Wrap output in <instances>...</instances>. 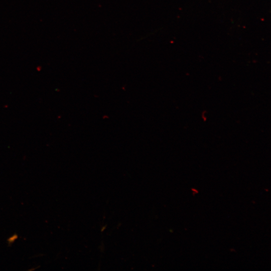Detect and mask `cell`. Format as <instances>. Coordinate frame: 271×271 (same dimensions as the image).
<instances>
[]
</instances>
